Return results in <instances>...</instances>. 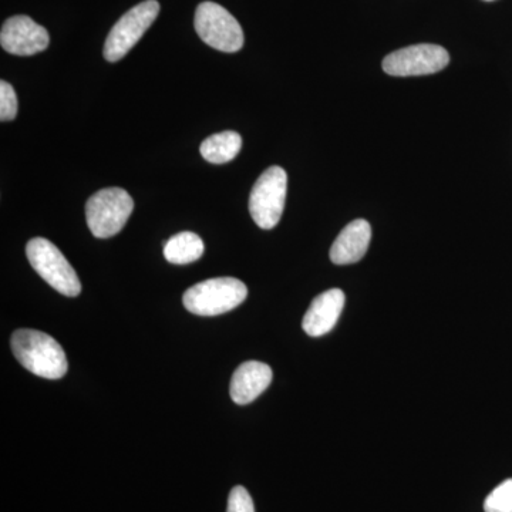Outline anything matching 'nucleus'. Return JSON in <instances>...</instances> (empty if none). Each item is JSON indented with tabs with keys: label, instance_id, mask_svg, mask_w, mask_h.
<instances>
[{
	"label": "nucleus",
	"instance_id": "nucleus-13",
	"mask_svg": "<svg viewBox=\"0 0 512 512\" xmlns=\"http://www.w3.org/2000/svg\"><path fill=\"white\" fill-rule=\"evenodd\" d=\"M204 254V242L194 232L185 231L165 242L164 256L170 264L187 265L198 261Z\"/></svg>",
	"mask_w": 512,
	"mask_h": 512
},
{
	"label": "nucleus",
	"instance_id": "nucleus-11",
	"mask_svg": "<svg viewBox=\"0 0 512 512\" xmlns=\"http://www.w3.org/2000/svg\"><path fill=\"white\" fill-rule=\"evenodd\" d=\"M272 382V369L265 363L245 362L235 370L229 393L239 406H245L258 399Z\"/></svg>",
	"mask_w": 512,
	"mask_h": 512
},
{
	"label": "nucleus",
	"instance_id": "nucleus-1",
	"mask_svg": "<svg viewBox=\"0 0 512 512\" xmlns=\"http://www.w3.org/2000/svg\"><path fill=\"white\" fill-rule=\"evenodd\" d=\"M10 348L20 365L43 379H62L69 369L62 346L40 330H16L10 339Z\"/></svg>",
	"mask_w": 512,
	"mask_h": 512
},
{
	"label": "nucleus",
	"instance_id": "nucleus-6",
	"mask_svg": "<svg viewBox=\"0 0 512 512\" xmlns=\"http://www.w3.org/2000/svg\"><path fill=\"white\" fill-rule=\"evenodd\" d=\"M194 23L202 42L220 52L235 53L244 46V32L238 20L218 3H201Z\"/></svg>",
	"mask_w": 512,
	"mask_h": 512
},
{
	"label": "nucleus",
	"instance_id": "nucleus-14",
	"mask_svg": "<svg viewBox=\"0 0 512 512\" xmlns=\"http://www.w3.org/2000/svg\"><path fill=\"white\" fill-rule=\"evenodd\" d=\"M242 147V138L235 131L214 134L202 141L201 156L212 164H225L238 156Z\"/></svg>",
	"mask_w": 512,
	"mask_h": 512
},
{
	"label": "nucleus",
	"instance_id": "nucleus-17",
	"mask_svg": "<svg viewBox=\"0 0 512 512\" xmlns=\"http://www.w3.org/2000/svg\"><path fill=\"white\" fill-rule=\"evenodd\" d=\"M227 512H255L254 501L247 488L234 487L229 493Z\"/></svg>",
	"mask_w": 512,
	"mask_h": 512
},
{
	"label": "nucleus",
	"instance_id": "nucleus-15",
	"mask_svg": "<svg viewBox=\"0 0 512 512\" xmlns=\"http://www.w3.org/2000/svg\"><path fill=\"white\" fill-rule=\"evenodd\" d=\"M485 512H512V478L494 488L484 501Z\"/></svg>",
	"mask_w": 512,
	"mask_h": 512
},
{
	"label": "nucleus",
	"instance_id": "nucleus-5",
	"mask_svg": "<svg viewBox=\"0 0 512 512\" xmlns=\"http://www.w3.org/2000/svg\"><path fill=\"white\" fill-rule=\"evenodd\" d=\"M288 175L284 168L271 167L256 180L249 195L252 220L262 229H272L284 214Z\"/></svg>",
	"mask_w": 512,
	"mask_h": 512
},
{
	"label": "nucleus",
	"instance_id": "nucleus-12",
	"mask_svg": "<svg viewBox=\"0 0 512 512\" xmlns=\"http://www.w3.org/2000/svg\"><path fill=\"white\" fill-rule=\"evenodd\" d=\"M372 227L366 220L350 222L330 248V259L336 265L356 264L369 249Z\"/></svg>",
	"mask_w": 512,
	"mask_h": 512
},
{
	"label": "nucleus",
	"instance_id": "nucleus-3",
	"mask_svg": "<svg viewBox=\"0 0 512 512\" xmlns=\"http://www.w3.org/2000/svg\"><path fill=\"white\" fill-rule=\"evenodd\" d=\"M26 256L37 274L69 298H76L82 292V282L60 249L46 238L30 239L26 245Z\"/></svg>",
	"mask_w": 512,
	"mask_h": 512
},
{
	"label": "nucleus",
	"instance_id": "nucleus-18",
	"mask_svg": "<svg viewBox=\"0 0 512 512\" xmlns=\"http://www.w3.org/2000/svg\"><path fill=\"white\" fill-rule=\"evenodd\" d=\"M488 2H491V0H488Z\"/></svg>",
	"mask_w": 512,
	"mask_h": 512
},
{
	"label": "nucleus",
	"instance_id": "nucleus-8",
	"mask_svg": "<svg viewBox=\"0 0 512 512\" xmlns=\"http://www.w3.org/2000/svg\"><path fill=\"white\" fill-rule=\"evenodd\" d=\"M450 62L444 47L437 45H414L390 53L383 60V70L390 76H426L439 73Z\"/></svg>",
	"mask_w": 512,
	"mask_h": 512
},
{
	"label": "nucleus",
	"instance_id": "nucleus-9",
	"mask_svg": "<svg viewBox=\"0 0 512 512\" xmlns=\"http://www.w3.org/2000/svg\"><path fill=\"white\" fill-rule=\"evenodd\" d=\"M49 43L47 30L29 16H13L3 23L0 32V45L10 55L33 56L46 50Z\"/></svg>",
	"mask_w": 512,
	"mask_h": 512
},
{
	"label": "nucleus",
	"instance_id": "nucleus-4",
	"mask_svg": "<svg viewBox=\"0 0 512 512\" xmlns=\"http://www.w3.org/2000/svg\"><path fill=\"white\" fill-rule=\"evenodd\" d=\"M133 210V198L126 190L106 188L93 194L87 201V225L94 237L111 238L124 228Z\"/></svg>",
	"mask_w": 512,
	"mask_h": 512
},
{
	"label": "nucleus",
	"instance_id": "nucleus-10",
	"mask_svg": "<svg viewBox=\"0 0 512 512\" xmlns=\"http://www.w3.org/2000/svg\"><path fill=\"white\" fill-rule=\"evenodd\" d=\"M345 306V293L330 289L316 296L303 318L302 328L312 338L326 335L335 328Z\"/></svg>",
	"mask_w": 512,
	"mask_h": 512
},
{
	"label": "nucleus",
	"instance_id": "nucleus-16",
	"mask_svg": "<svg viewBox=\"0 0 512 512\" xmlns=\"http://www.w3.org/2000/svg\"><path fill=\"white\" fill-rule=\"evenodd\" d=\"M16 116H18V97L15 89L12 84L2 80L0 82V120L6 123V121L15 120Z\"/></svg>",
	"mask_w": 512,
	"mask_h": 512
},
{
	"label": "nucleus",
	"instance_id": "nucleus-2",
	"mask_svg": "<svg viewBox=\"0 0 512 512\" xmlns=\"http://www.w3.org/2000/svg\"><path fill=\"white\" fill-rule=\"evenodd\" d=\"M248 289L237 278H214L195 284L184 293V306L198 316H218L234 311L247 299Z\"/></svg>",
	"mask_w": 512,
	"mask_h": 512
},
{
	"label": "nucleus",
	"instance_id": "nucleus-7",
	"mask_svg": "<svg viewBox=\"0 0 512 512\" xmlns=\"http://www.w3.org/2000/svg\"><path fill=\"white\" fill-rule=\"evenodd\" d=\"M158 13H160V3L157 0H146L128 10L107 36L103 52L104 59L111 63L123 59L150 29Z\"/></svg>",
	"mask_w": 512,
	"mask_h": 512
}]
</instances>
